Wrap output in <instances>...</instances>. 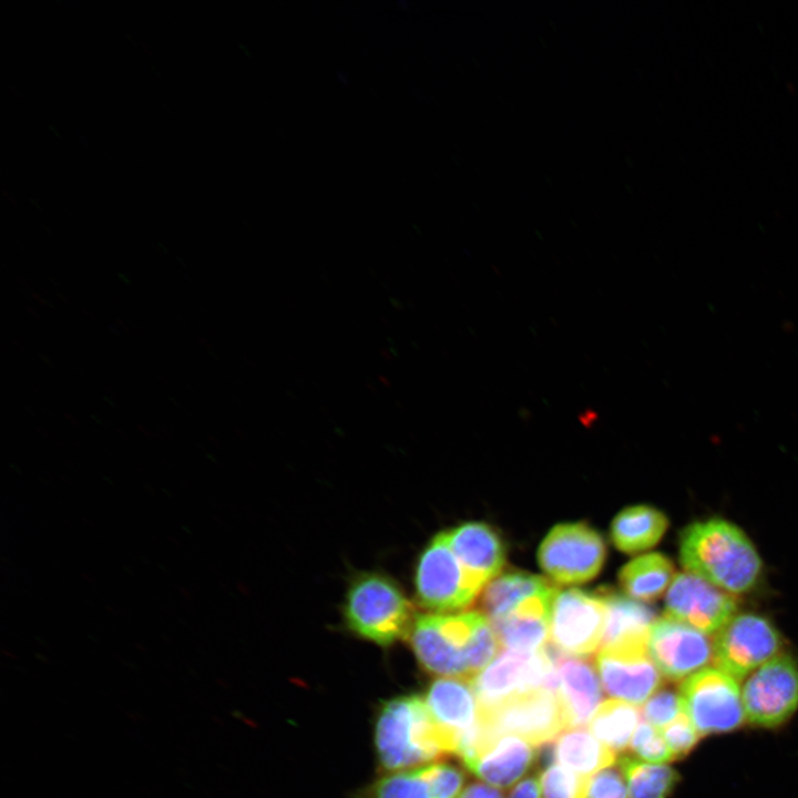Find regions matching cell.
<instances>
[{"label": "cell", "mask_w": 798, "mask_h": 798, "mask_svg": "<svg viewBox=\"0 0 798 798\" xmlns=\"http://www.w3.org/2000/svg\"><path fill=\"white\" fill-rule=\"evenodd\" d=\"M605 620L606 606L598 592L557 590L550 623L552 646L565 655L589 657L602 642Z\"/></svg>", "instance_id": "7c38bea8"}, {"label": "cell", "mask_w": 798, "mask_h": 798, "mask_svg": "<svg viewBox=\"0 0 798 798\" xmlns=\"http://www.w3.org/2000/svg\"><path fill=\"white\" fill-rule=\"evenodd\" d=\"M479 709L526 692H557L554 661L548 645L535 652L504 651L471 678Z\"/></svg>", "instance_id": "ba28073f"}, {"label": "cell", "mask_w": 798, "mask_h": 798, "mask_svg": "<svg viewBox=\"0 0 798 798\" xmlns=\"http://www.w3.org/2000/svg\"><path fill=\"white\" fill-rule=\"evenodd\" d=\"M606 559L602 535L586 523L555 525L543 539L538 561L544 573L562 585L594 579Z\"/></svg>", "instance_id": "9c48e42d"}, {"label": "cell", "mask_w": 798, "mask_h": 798, "mask_svg": "<svg viewBox=\"0 0 798 798\" xmlns=\"http://www.w3.org/2000/svg\"><path fill=\"white\" fill-rule=\"evenodd\" d=\"M408 638L419 664L442 677L472 678L500 647L491 622L475 611L417 615Z\"/></svg>", "instance_id": "6da1fadb"}, {"label": "cell", "mask_w": 798, "mask_h": 798, "mask_svg": "<svg viewBox=\"0 0 798 798\" xmlns=\"http://www.w3.org/2000/svg\"><path fill=\"white\" fill-rule=\"evenodd\" d=\"M668 528L667 516L649 505H635L622 510L611 525L614 546L635 554L656 545Z\"/></svg>", "instance_id": "7402d4cb"}, {"label": "cell", "mask_w": 798, "mask_h": 798, "mask_svg": "<svg viewBox=\"0 0 798 798\" xmlns=\"http://www.w3.org/2000/svg\"><path fill=\"white\" fill-rule=\"evenodd\" d=\"M344 614L350 631L381 646L408 637L417 616L400 586L375 572L354 580Z\"/></svg>", "instance_id": "277c9868"}, {"label": "cell", "mask_w": 798, "mask_h": 798, "mask_svg": "<svg viewBox=\"0 0 798 798\" xmlns=\"http://www.w3.org/2000/svg\"><path fill=\"white\" fill-rule=\"evenodd\" d=\"M479 723L490 736L513 735L533 746L552 741L569 728L556 690L540 688L479 709Z\"/></svg>", "instance_id": "8992f818"}, {"label": "cell", "mask_w": 798, "mask_h": 798, "mask_svg": "<svg viewBox=\"0 0 798 798\" xmlns=\"http://www.w3.org/2000/svg\"><path fill=\"white\" fill-rule=\"evenodd\" d=\"M679 560L686 572L732 595L751 591L763 571L760 555L750 539L736 524L720 518L684 529Z\"/></svg>", "instance_id": "7a4b0ae2"}, {"label": "cell", "mask_w": 798, "mask_h": 798, "mask_svg": "<svg viewBox=\"0 0 798 798\" xmlns=\"http://www.w3.org/2000/svg\"><path fill=\"white\" fill-rule=\"evenodd\" d=\"M746 719L754 726L774 728L798 709V663L779 654L747 678L741 690Z\"/></svg>", "instance_id": "8fae6325"}, {"label": "cell", "mask_w": 798, "mask_h": 798, "mask_svg": "<svg viewBox=\"0 0 798 798\" xmlns=\"http://www.w3.org/2000/svg\"><path fill=\"white\" fill-rule=\"evenodd\" d=\"M508 798H542L538 778L529 776L522 779L512 788Z\"/></svg>", "instance_id": "e575fe53"}, {"label": "cell", "mask_w": 798, "mask_h": 798, "mask_svg": "<svg viewBox=\"0 0 798 798\" xmlns=\"http://www.w3.org/2000/svg\"><path fill=\"white\" fill-rule=\"evenodd\" d=\"M424 700L448 755H457L461 739L479 720V704L471 678H437L429 686Z\"/></svg>", "instance_id": "9a60e30c"}, {"label": "cell", "mask_w": 798, "mask_h": 798, "mask_svg": "<svg viewBox=\"0 0 798 798\" xmlns=\"http://www.w3.org/2000/svg\"><path fill=\"white\" fill-rule=\"evenodd\" d=\"M458 798H504L502 792L481 782H473L458 796Z\"/></svg>", "instance_id": "d590c367"}, {"label": "cell", "mask_w": 798, "mask_h": 798, "mask_svg": "<svg viewBox=\"0 0 798 798\" xmlns=\"http://www.w3.org/2000/svg\"><path fill=\"white\" fill-rule=\"evenodd\" d=\"M448 543L463 567L483 584L504 567L507 550L499 532L483 522H468L446 531Z\"/></svg>", "instance_id": "ffe728a7"}, {"label": "cell", "mask_w": 798, "mask_h": 798, "mask_svg": "<svg viewBox=\"0 0 798 798\" xmlns=\"http://www.w3.org/2000/svg\"><path fill=\"white\" fill-rule=\"evenodd\" d=\"M630 798H667L679 782V775L665 764L645 763L630 756L618 760Z\"/></svg>", "instance_id": "4316f807"}, {"label": "cell", "mask_w": 798, "mask_h": 798, "mask_svg": "<svg viewBox=\"0 0 798 798\" xmlns=\"http://www.w3.org/2000/svg\"><path fill=\"white\" fill-rule=\"evenodd\" d=\"M638 719L640 710L636 706L613 698L598 706L589 728L596 739L618 754L628 746Z\"/></svg>", "instance_id": "484cf974"}, {"label": "cell", "mask_w": 798, "mask_h": 798, "mask_svg": "<svg viewBox=\"0 0 798 798\" xmlns=\"http://www.w3.org/2000/svg\"><path fill=\"white\" fill-rule=\"evenodd\" d=\"M483 586L458 560L446 531L438 533L419 556L415 589L417 602L424 610L459 612L473 603Z\"/></svg>", "instance_id": "5b68a950"}, {"label": "cell", "mask_w": 798, "mask_h": 798, "mask_svg": "<svg viewBox=\"0 0 798 798\" xmlns=\"http://www.w3.org/2000/svg\"><path fill=\"white\" fill-rule=\"evenodd\" d=\"M674 580V565L664 554L653 552L633 559L625 564L618 581L633 598L643 602L657 600Z\"/></svg>", "instance_id": "d4e9b609"}, {"label": "cell", "mask_w": 798, "mask_h": 798, "mask_svg": "<svg viewBox=\"0 0 798 798\" xmlns=\"http://www.w3.org/2000/svg\"><path fill=\"white\" fill-rule=\"evenodd\" d=\"M462 761L485 782L508 788L536 763V750L518 736H485Z\"/></svg>", "instance_id": "e0dca14e"}, {"label": "cell", "mask_w": 798, "mask_h": 798, "mask_svg": "<svg viewBox=\"0 0 798 798\" xmlns=\"http://www.w3.org/2000/svg\"><path fill=\"white\" fill-rule=\"evenodd\" d=\"M557 589L542 576L522 571L507 572L492 580L482 593L480 605L490 622L510 614L529 597Z\"/></svg>", "instance_id": "603a6c76"}, {"label": "cell", "mask_w": 798, "mask_h": 798, "mask_svg": "<svg viewBox=\"0 0 798 798\" xmlns=\"http://www.w3.org/2000/svg\"><path fill=\"white\" fill-rule=\"evenodd\" d=\"M433 798H457L464 782L463 771L447 763L422 766Z\"/></svg>", "instance_id": "1f68e13d"}, {"label": "cell", "mask_w": 798, "mask_h": 798, "mask_svg": "<svg viewBox=\"0 0 798 798\" xmlns=\"http://www.w3.org/2000/svg\"><path fill=\"white\" fill-rule=\"evenodd\" d=\"M630 746L635 755L648 763L665 764L674 760L661 730L647 722L636 727Z\"/></svg>", "instance_id": "f546056e"}, {"label": "cell", "mask_w": 798, "mask_h": 798, "mask_svg": "<svg viewBox=\"0 0 798 798\" xmlns=\"http://www.w3.org/2000/svg\"><path fill=\"white\" fill-rule=\"evenodd\" d=\"M734 595L692 573H678L665 598V615L695 630L716 634L734 615Z\"/></svg>", "instance_id": "4fadbf2b"}, {"label": "cell", "mask_w": 798, "mask_h": 798, "mask_svg": "<svg viewBox=\"0 0 798 798\" xmlns=\"http://www.w3.org/2000/svg\"><path fill=\"white\" fill-rule=\"evenodd\" d=\"M557 589L520 603L503 618L491 622L499 643L509 651L535 652L546 646L553 600Z\"/></svg>", "instance_id": "44dd1931"}, {"label": "cell", "mask_w": 798, "mask_h": 798, "mask_svg": "<svg viewBox=\"0 0 798 798\" xmlns=\"http://www.w3.org/2000/svg\"><path fill=\"white\" fill-rule=\"evenodd\" d=\"M365 798H433L423 768L389 774L366 791Z\"/></svg>", "instance_id": "83f0119b"}, {"label": "cell", "mask_w": 798, "mask_h": 798, "mask_svg": "<svg viewBox=\"0 0 798 798\" xmlns=\"http://www.w3.org/2000/svg\"><path fill=\"white\" fill-rule=\"evenodd\" d=\"M597 592L606 606L601 649L648 652L649 632L656 621L654 610L611 587Z\"/></svg>", "instance_id": "d6986e66"}, {"label": "cell", "mask_w": 798, "mask_h": 798, "mask_svg": "<svg viewBox=\"0 0 798 798\" xmlns=\"http://www.w3.org/2000/svg\"><path fill=\"white\" fill-rule=\"evenodd\" d=\"M596 668L605 693L634 706L646 702L662 686V673L648 652L601 649Z\"/></svg>", "instance_id": "2e32d148"}, {"label": "cell", "mask_w": 798, "mask_h": 798, "mask_svg": "<svg viewBox=\"0 0 798 798\" xmlns=\"http://www.w3.org/2000/svg\"><path fill=\"white\" fill-rule=\"evenodd\" d=\"M683 713L679 693L661 688L643 705L641 714L644 719L656 728H664Z\"/></svg>", "instance_id": "4dcf8cb0"}, {"label": "cell", "mask_w": 798, "mask_h": 798, "mask_svg": "<svg viewBox=\"0 0 798 798\" xmlns=\"http://www.w3.org/2000/svg\"><path fill=\"white\" fill-rule=\"evenodd\" d=\"M684 714L700 736L737 729L746 719L737 679L719 668L704 667L679 687Z\"/></svg>", "instance_id": "52a82bcc"}, {"label": "cell", "mask_w": 798, "mask_h": 798, "mask_svg": "<svg viewBox=\"0 0 798 798\" xmlns=\"http://www.w3.org/2000/svg\"><path fill=\"white\" fill-rule=\"evenodd\" d=\"M661 733L671 750L673 759H682L697 745L699 733L684 714L678 715L672 723L661 729Z\"/></svg>", "instance_id": "d6a6232c"}, {"label": "cell", "mask_w": 798, "mask_h": 798, "mask_svg": "<svg viewBox=\"0 0 798 798\" xmlns=\"http://www.w3.org/2000/svg\"><path fill=\"white\" fill-rule=\"evenodd\" d=\"M781 646L780 633L768 618L740 613L716 633L713 659L717 668L739 679L778 656Z\"/></svg>", "instance_id": "30bf717a"}, {"label": "cell", "mask_w": 798, "mask_h": 798, "mask_svg": "<svg viewBox=\"0 0 798 798\" xmlns=\"http://www.w3.org/2000/svg\"><path fill=\"white\" fill-rule=\"evenodd\" d=\"M555 760L574 773L586 776L611 767L616 754L583 727H570L553 740Z\"/></svg>", "instance_id": "cb8c5ba5"}, {"label": "cell", "mask_w": 798, "mask_h": 798, "mask_svg": "<svg viewBox=\"0 0 798 798\" xmlns=\"http://www.w3.org/2000/svg\"><path fill=\"white\" fill-rule=\"evenodd\" d=\"M585 798H627L621 769L607 767L589 777Z\"/></svg>", "instance_id": "836d02e7"}, {"label": "cell", "mask_w": 798, "mask_h": 798, "mask_svg": "<svg viewBox=\"0 0 798 798\" xmlns=\"http://www.w3.org/2000/svg\"><path fill=\"white\" fill-rule=\"evenodd\" d=\"M375 744L379 763L390 771L448 755L426 700L419 695L400 696L382 705Z\"/></svg>", "instance_id": "3957f363"}, {"label": "cell", "mask_w": 798, "mask_h": 798, "mask_svg": "<svg viewBox=\"0 0 798 798\" xmlns=\"http://www.w3.org/2000/svg\"><path fill=\"white\" fill-rule=\"evenodd\" d=\"M541 771L543 798H585L589 777L559 765H552Z\"/></svg>", "instance_id": "f1b7e54d"}, {"label": "cell", "mask_w": 798, "mask_h": 798, "mask_svg": "<svg viewBox=\"0 0 798 798\" xmlns=\"http://www.w3.org/2000/svg\"><path fill=\"white\" fill-rule=\"evenodd\" d=\"M549 648L567 726L583 727L602 704L603 695L595 666L589 657L565 655L553 646Z\"/></svg>", "instance_id": "ac0fdd59"}, {"label": "cell", "mask_w": 798, "mask_h": 798, "mask_svg": "<svg viewBox=\"0 0 798 798\" xmlns=\"http://www.w3.org/2000/svg\"><path fill=\"white\" fill-rule=\"evenodd\" d=\"M647 651L666 678L679 681L704 668L713 657V643L704 633L665 615L652 625Z\"/></svg>", "instance_id": "5bb4252c"}]
</instances>
